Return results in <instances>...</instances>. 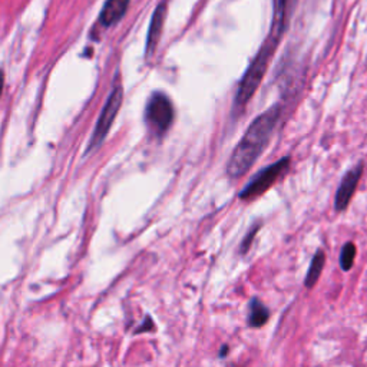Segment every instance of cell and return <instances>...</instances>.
I'll return each instance as SVG.
<instances>
[{
  "label": "cell",
  "mask_w": 367,
  "mask_h": 367,
  "mask_svg": "<svg viewBox=\"0 0 367 367\" xmlns=\"http://www.w3.org/2000/svg\"><path fill=\"white\" fill-rule=\"evenodd\" d=\"M280 117L281 105L275 103L251 122L247 132L234 148L227 163V174L230 178H241L251 170L255 161L264 152Z\"/></svg>",
  "instance_id": "cell-1"
},
{
  "label": "cell",
  "mask_w": 367,
  "mask_h": 367,
  "mask_svg": "<svg viewBox=\"0 0 367 367\" xmlns=\"http://www.w3.org/2000/svg\"><path fill=\"white\" fill-rule=\"evenodd\" d=\"M145 118L150 130L157 137H162L165 132H168L175 118L171 99L162 94V92H154L148 101V105H146Z\"/></svg>",
  "instance_id": "cell-3"
},
{
  "label": "cell",
  "mask_w": 367,
  "mask_h": 367,
  "mask_svg": "<svg viewBox=\"0 0 367 367\" xmlns=\"http://www.w3.org/2000/svg\"><path fill=\"white\" fill-rule=\"evenodd\" d=\"M228 353V346L224 344L221 348H219V357H226Z\"/></svg>",
  "instance_id": "cell-15"
},
{
  "label": "cell",
  "mask_w": 367,
  "mask_h": 367,
  "mask_svg": "<svg viewBox=\"0 0 367 367\" xmlns=\"http://www.w3.org/2000/svg\"><path fill=\"white\" fill-rule=\"evenodd\" d=\"M361 175H363V162L357 163L356 167H353L352 170H348L346 172L336 192V198H335L336 211H344L347 206L350 204V201L357 190Z\"/></svg>",
  "instance_id": "cell-6"
},
{
  "label": "cell",
  "mask_w": 367,
  "mask_h": 367,
  "mask_svg": "<svg viewBox=\"0 0 367 367\" xmlns=\"http://www.w3.org/2000/svg\"><path fill=\"white\" fill-rule=\"evenodd\" d=\"M277 45H279L277 41L267 38L266 42L263 43L261 49L259 50V53H257V57L250 63L248 69L246 70L244 77H243L240 85H238V89H237V95H235V101H234L237 108L246 106L248 103V101L254 97L257 88L260 86V83L266 75L270 59L272 57L275 48H277Z\"/></svg>",
  "instance_id": "cell-2"
},
{
  "label": "cell",
  "mask_w": 367,
  "mask_h": 367,
  "mask_svg": "<svg viewBox=\"0 0 367 367\" xmlns=\"http://www.w3.org/2000/svg\"><path fill=\"white\" fill-rule=\"evenodd\" d=\"M268 319H270V310L259 299H252L250 301V316H248L250 327H261L267 323Z\"/></svg>",
  "instance_id": "cell-11"
},
{
  "label": "cell",
  "mask_w": 367,
  "mask_h": 367,
  "mask_svg": "<svg viewBox=\"0 0 367 367\" xmlns=\"http://www.w3.org/2000/svg\"><path fill=\"white\" fill-rule=\"evenodd\" d=\"M259 228H260V224H259V226H254V227L251 228V231L248 232V235H246L244 241H243V244H241V248H240V251H241L243 254H246V252L250 250V247H251V244H252V240H254V237H255L257 231H259Z\"/></svg>",
  "instance_id": "cell-13"
},
{
  "label": "cell",
  "mask_w": 367,
  "mask_h": 367,
  "mask_svg": "<svg viewBox=\"0 0 367 367\" xmlns=\"http://www.w3.org/2000/svg\"><path fill=\"white\" fill-rule=\"evenodd\" d=\"M130 6V0H106L101 14L99 22L103 28H109L118 23Z\"/></svg>",
  "instance_id": "cell-9"
},
{
  "label": "cell",
  "mask_w": 367,
  "mask_h": 367,
  "mask_svg": "<svg viewBox=\"0 0 367 367\" xmlns=\"http://www.w3.org/2000/svg\"><path fill=\"white\" fill-rule=\"evenodd\" d=\"M3 83H5V77H3V72L0 70V95H2V90H3Z\"/></svg>",
  "instance_id": "cell-16"
},
{
  "label": "cell",
  "mask_w": 367,
  "mask_h": 367,
  "mask_svg": "<svg viewBox=\"0 0 367 367\" xmlns=\"http://www.w3.org/2000/svg\"><path fill=\"white\" fill-rule=\"evenodd\" d=\"M122 98H123V90H122V86L118 83L117 86H114L111 95H109V98H108V101L102 109L95 131H94V134H92L90 143L88 146V152L92 150H97L98 146L103 142V139L106 138V135H108L109 130H111V126H112V123H114V121L119 112V109H121Z\"/></svg>",
  "instance_id": "cell-5"
},
{
  "label": "cell",
  "mask_w": 367,
  "mask_h": 367,
  "mask_svg": "<svg viewBox=\"0 0 367 367\" xmlns=\"http://www.w3.org/2000/svg\"><path fill=\"white\" fill-rule=\"evenodd\" d=\"M324 263H326V254L321 250H319L315 254L313 260H311L308 271H307V275H306L304 286L307 288H313L316 286V283L320 279V274H321V271L324 268Z\"/></svg>",
  "instance_id": "cell-10"
},
{
  "label": "cell",
  "mask_w": 367,
  "mask_h": 367,
  "mask_svg": "<svg viewBox=\"0 0 367 367\" xmlns=\"http://www.w3.org/2000/svg\"><path fill=\"white\" fill-rule=\"evenodd\" d=\"M290 168V157H284L279 159L275 163L270 165V167L261 170L257 174L246 186L241 192L238 194L240 199H254L257 197L263 195L270 187H272L279 178H281Z\"/></svg>",
  "instance_id": "cell-4"
},
{
  "label": "cell",
  "mask_w": 367,
  "mask_h": 367,
  "mask_svg": "<svg viewBox=\"0 0 367 367\" xmlns=\"http://www.w3.org/2000/svg\"><path fill=\"white\" fill-rule=\"evenodd\" d=\"M356 246L353 243H346L341 248V254H340V267L343 271H348L353 264H355V260H356Z\"/></svg>",
  "instance_id": "cell-12"
},
{
  "label": "cell",
  "mask_w": 367,
  "mask_h": 367,
  "mask_svg": "<svg viewBox=\"0 0 367 367\" xmlns=\"http://www.w3.org/2000/svg\"><path fill=\"white\" fill-rule=\"evenodd\" d=\"M165 16H167V6H165V3H161L152 14L148 39H146V54H148V57H151V54L155 52L159 43L163 23H165Z\"/></svg>",
  "instance_id": "cell-8"
},
{
  "label": "cell",
  "mask_w": 367,
  "mask_h": 367,
  "mask_svg": "<svg viewBox=\"0 0 367 367\" xmlns=\"http://www.w3.org/2000/svg\"><path fill=\"white\" fill-rule=\"evenodd\" d=\"M291 2L292 0H274V16L268 36H271L275 41L281 39V36L287 28Z\"/></svg>",
  "instance_id": "cell-7"
},
{
  "label": "cell",
  "mask_w": 367,
  "mask_h": 367,
  "mask_svg": "<svg viewBox=\"0 0 367 367\" xmlns=\"http://www.w3.org/2000/svg\"><path fill=\"white\" fill-rule=\"evenodd\" d=\"M152 328H154V324H152L151 319H150V317H146V321H145V324H142V327H141V328H138V333H141L142 330H152Z\"/></svg>",
  "instance_id": "cell-14"
}]
</instances>
